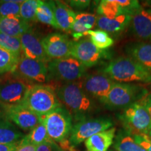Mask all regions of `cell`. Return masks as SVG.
Instances as JSON below:
<instances>
[{
  "label": "cell",
  "mask_w": 151,
  "mask_h": 151,
  "mask_svg": "<svg viewBox=\"0 0 151 151\" xmlns=\"http://www.w3.org/2000/svg\"><path fill=\"white\" fill-rule=\"evenodd\" d=\"M113 124L111 119L107 118L85 119L73 126L69 140L76 147L92 136L110 129Z\"/></svg>",
  "instance_id": "cell-8"
},
{
  "label": "cell",
  "mask_w": 151,
  "mask_h": 151,
  "mask_svg": "<svg viewBox=\"0 0 151 151\" xmlns=\"http://www.w3.org/2000/svg\"><path fill=\"white\" fill-rule=\"evenodd\" d=\"M55 145L56 143L51 140L38 146L37 147L36 151H55Z\"/></svg>",
  "instance_id": "cell-35"
},
{
  "label": "cell",
  "mask_w": 151,
  "mask_h": 151,
  "mask_svg": "<svg viewBox=\"0 0 151 151\" xmlns=\"http://www.w3.org/2000/svg\"><path fill=\"white\" fill-rule=\"evenodd\" d=\"M31 87L22 79L6 81L0 84V101L5 104H22Z\"/></svg>",
  "instance_id": "cell-13"
},
{
  "label": "cell",
  "mask_w": 151,
  "mask_h": 151,
  "mask_svg": "<svg viewBox=\"0 0 151 151\" xmlns=\"http://www.w3.org/2000/svg\"><path fill=\"white\" fill-rule=\"evenodd\" d=\"M0 46L19 58L22 57V46L20 37H11L0 32Z\"/></svg>",
  "instance_id": "cell-29"
},
{
  "label": "cell",
  "mask_w": 151,
  "mask_h": 151,
  "mask_svg": "<svg viewBox=\"0 0 151 151\" xmlns=\"http://www.w3.org/2000/svg\"><path fill=\"white\" fill-rule=\"evenodd\" d=\"M97 16L95 14L90 13L77 14L71 30L73 33V37L78 41L79 37L97 25Z\"/></svg>",
  "instance_id": "cell-23"
},
{
  "label": "cell",
  "mask_w": 151,
  "mask_h": 151,
  "mask_svg": "<svg viewBox=\"0 0 151 151\" xmlns=\"http://www.w3.org/2000/svg\"><path fill=\"white\" fill-rule=\"evenodd\" d=\"M20 58L0 46V74L14 71Z\"/></svg>",
  "instance_id": "cell-30"
},
{
  "label": "cell",
  "mask_w": 151,
  "mask_h": 151,
  "mask_svg": "<svg viewBox=\"0 0 151 151\" xmlns=\"http://www.w3.org/2000/svg\"><path fill=\"white\" fill-rule=\"evenodd\" d=\"M41 1L39 0H26L20 5V16L29 22L35 21L36 14H37V8L40 4Z\"/></svg>",
  "instance_id": "cell-31"
},
{
  "label": "cell",
  "mask_w": 151,
  "mask_h": 151,
  "mask_svg": "<svg viewBox=\"0 0 151 151\" xmlns=\"http://www.w3.org/2000/svg\"><path fill=\"white\" fill-rule=\"evenodd\" d=\"M14 74L27 82L43 84L48 81V65L46 62L22 56L12 71Z\"/></svg>",
  "instance_id": "cell-10"
},
{
  "label": "cell",
  "mask_w": 151,
  "mask_h": 151,
  "mask_svg": "<svg viewBox=\"0 0 151 151\" xmlns=\"http://www.w3.org/2000/svg\"><path fill=\"white\" fill-rule=\"evenodd\" d=\"M99 16L112 18L124 14L123 10L117 2V0H104L99 3L97 9Z\"/></svg>",
  "instance_id": "cell-28"
},
{
  "label": "cell",
  "mask_w": 151,
  "mask_h": 151,
  "mask_svg": "<svg viewBox=\"0 0 151 151\" xmlns=\"http://www.w3.org/2000/svg\"><path fill=\"white\" fill-rule=\"evenodd\" d=\"M130 25L136 37L151 41V9L141 7L132 16Z\"/></svg>",
  "instance_id": "cell-16"
},
{
  "label": "cell",
  "mask_w": 151,
  "mask_h": 151,
  "mask_svg": "<svg viewBox=\"0 0 151 151\" xmlns=\"http://www.w3.org/2000/svg\"><path fill=\"white\" fill-rule=\"evenodd\" d=\"M20 142L14 143V144H1L0 143V151H14L18 148Z\"/></svg>",
  "instance_id": "cell-39"
},
{
  "label": "cell",
  "mask_w": 151,
  "mask_h": 151,
  "mask_svg": "<svg viewBox=\"0 0 151 151\" xmlns=\"http://www.w3.org/2000/svg\"><path fill=\"white\" fill-rule=\"evenodd\" d=\"M147 94L146 88L139 85L115 82L104 104L113 109L125 108L139 101Z\"/></svg>",
  "instance_id": "cell-4"
},
{
  "label": "cell",
  "mask_w": 151,
  "mask_h": 151,
  "mask_svg": "<svg viewBox=\"0 0 151 151\" xmlns=\"http://www.w3.org/2000/svg\"><path fill=\"white\" fill-rule=\"evenodd\" d=\"M45 52L49 60L62 59L71 56L73 41L67 35L60 33H52L41 39Z\"/></svg>",
  "instance_id": "cell-12"
},
{
  "label": "cell",
  "mask_w": 151,
  "mask_h": 151,
  "mask_svg": "<svg viewBox=\"0 0 151 151\" xmlns=\"http://www.w3.org/2000/svg\"><path fill=\"white\" fill-rule=\"evenodd\" d=\"M134 137L138 144L143 147L146 151H151V139L148 135H134Z\"/></svg>",
  "instance_id": "cell-33"
},
{
  "label": "cell",
  "mask_w": 151,
  "mask_h": 151,
  "mask_svg": "<svg viewBox=\"0 0 151 151\" xmlns=\"http://www.w3.org/2000/svg\"><path fill=\"white\" fill-rule=\"evenodd\" d=\"M37 147L31 144H19L14 151H36Z\"/></svg>",
  "instance_id": "cell-38"
},
{
  "label": "cell",
  "mask_w": 151,
  "mask_h": 151,
  "mask_svg": "<svg viewBox=\"0 0 151 151\" xmlns=\"http://www.w3.org/2000/svg\"><path fill=\"white\" fill-rule=\"evenodd\" d=\"M83 36H90V41L97 48L105 50L111 47L114 43L113 39L109 33L101 29L89 30Z\"/></svg>",
  "instance_id": "cell-27"
},
{
  "label": "cell",
  "mask_w": 151,
  "mask_h": 151,
  "mask_svg": "<svg viewBox=\"0 0 151 151\" xmlns=\"http://www.w3.org/2000/svg\"><path fill=\"white\" fill-rule=\"evenodd\" d=\"M57 96L71 116L80 121L95 110L94 101L83 88L81 82L65 83L58 89Z\"/></svg>",
  "instance_id": "cell-1"
},
{
  "label": "cell",
  "mask_w": 151,
  "mask_h": 151,
  "mask_svg": "<svg viewBox=\"0 0 151 151\" xmlns=\"http://www.w3.org/2000/svg\"><path fill=\"white\" fill-rule=\"evenodd\" d=\"M47 133L46 127L43 120L38 125L29 131L20 141V144H31L38 146L45 142L51 141Z\"/></svg>",
  "instance_id": "cell-24"
},
{
  "label": "cell",
  "mask_w": 151,
  "mask_h": 151,
  "mask_svg": "<svg viewBox=\"0 0 151 151\" xmlns=\"http://www.w3.org/2000/svg\"><path fill=\"white\" fill-rule=\"evenodd\" d=\"M0 112L24 131L32 129L43 120V117L38 116L22 104L11 105L2 103L0 106Z\"/></svg>",
  "instance_id": "cell-11"
},
{
  "label": "cell",
  "mask_w": 151,
  "mask_h": 151,
  "mask_svg": "<svg viewBox=\"0 0 151 151\" xmlns=\"http://www.w3.org/2000/svg\"><path fill=\"white\" fill-rule=\"evenodd\" d=\"M36 20L42 23L50 25L55 29H59L55 16L54 1H41L37 10Z\"/></svg>",
  "instance_id": "cell-25"
},
{
  "label": "cell",
  "mask_w": 151,
  "mask_h": 151,
  "mask_svg": "<svg viewBox=\"0 0 151 151\" xmlns=\"http://www.w3.org/2000/svg\"><path fill=\"white\" fill-rule=\"evenodd\" d=\"M148 137H149V138H150V139H151V131H150V132H149V133H148Z\"/></svg>",
  "instance_id": "cell-41"
},
{
  "label": "cell",
  "mask_w": 151,
  "mask_h": 151,
  "mask_svg": "<svg viewBox=\"0 0 151 151\" xmlns=\"http://www.w3.org/2000/svg\"><path fill=\"white\" fill-rule=\"evenodd\" d=\"M24 137V134L0 112V143L14 144L20 142Z\"/></svg>",
  "instance_id": "cell-21"
},
{
  "label": "cell",
  "mask_w": 151,
  "mask_h": 151,
  "mask_svg": "<svg viewBox=\"0 0 151 151\" xmlns=\"http://www.w3.org/2000/svg\"><path fill=\"white\" fill-rule=\"evenodd\" d=\"M22 104L41 117L62 105L53 89L43 84L32 86Z\"/></svg>",
  "instance_id": "cell-3"
},
{
  "label": "cell",
  "mask_w": 151,
  "mask_h": 151,
  "mask_svg": "<svg viewBox=\"0 0 151 151\" xmlns=\"http://www.w3.org/2000/svg\"><path fill=\"white\" fill-rule=\"evenodd\" d=\"M116 128L111 127L106 131L96 134L85 141L88 151H107L113 142Z\"/></svg>",
  "instance_id": "cell-20"
},
{
  "label": "cell",
  "mask_w": 151,
  "mask_h": 151,
  "mask_svg": "<svg viewBox=\"0 0 151 151\" xmlns=\"http://www.w3.org/2000/svg\"><path fill=\"white\" fill-rule=\"evenodd\" d=\"M24 1H0V17L20 16V5Z\"/></svg>",
  "instance_id": "cell-32"
},
{
  "label": "cell",
  "mask_w": 151,
  "mask_h": 151,
  "mask_svg": "<svg viewBox=\"0 0 151 151\" xmlns=\"http://www.w3.org/2000/svg\"><path fill=\"white\" fill-rule=\"evenodd\" d=\"M132 16L120 15L116 18H109L104 16H97V27L107 33L118 34L122 32L129 25Z\"/></svg>",
  "instance_id": "cell-17"
},
{
  "label": "cell",
  "mask_w": 151,
  "mask_h": 151,
  "mask_svg": "<svg viewBox=\"0 0 151 151\" xmlns=\"http://www.w3.org/2000/svg\"><path fill=\"white\" fill-rule=\"evenodd\" d=\"M71 56L78 60L86 68L94 67L101 60L111 58L110 52L97 48L88 39L73 41Z\"/></svg>",
  "instance_id": "cell-9"
},
{
  "label": "cell",
  "mask_w": 151,
  "mask_h": 151,
  "mask_svg": "<svg viewBox=\"0 0 151 151\" xmlns=\"http://www.w3.org/2000/svg\"><path fill=\"white\" fill-rule=\"evenodd\" d=\"M126 52L129 58L151 71V43H132L126 47Z\"/></svg>",
  "instance_id": "cell-19"
},
{
  "label": "cell",
  "mask_w": 151,
  "mask_h": 151,
  "mask_svg": "<svg viewBox=\"0 0 151 151\" xmlns=\"http://www.w3.org/2000/svg\"><path fill=\"white\" fill-rule=\"evenodd\" d=\"M87 68L73 57L51 60L48 65V81L73 83L84 76Z\"/></svg>",
  "instance_id": "cell-6"
},
{
  "label": "cell",
  "mask_w": 151,
  "mask_h": 151,
  "mask_svg": "<svg viewBox=\"0 0 151 151\" xmlns=\"http://www.w3.org/2000/svg\"><path fill=\"white\" fill-rule=\"evenodd\" d=\"M139 102L146 109L151 118V94H147L146 97L141 99Z\"/></svg>",
  "instance_id": "cell-36"
},
{
  "label": "cell",
  "mask_w": 151,
  "mask_h": 151,
  "mask_svg": "<svg viewBox=\"0 0 151 151\" xmlns=\"http://www.w3.org/2000/svg\"><path fill=\"white\" fill-rule=\"evenodd\" d=\"M43 121L48 137L55 142H61L70 135L72 116L63 105L43 116Z\"/></svg>",
  "instance_id": "cell-5"
},
{
  "label": "cell",
  "mask_w": 151,
  "mask_h": 151,
  "mask_svg": "<svg viewBox=\"0 0 151 151\" xmlns=\"http://www.w3.org/2000/svg\"><path fill=\"white\" fill-rule=\"evenodd\" d=\"M59 146L61 148L62 150L65 151H78L76 148L75 146H73L72 144L70 143L69 140L68 139H65V140L62 141L61 142L59 143Z\"/></svg>",
  "instance_id": "cell-37"
},
{
  "label": "cell",
  "mask_w": 151,
  "mask_h": 151,
  "mask_svg": "<svg viewBox=\"0 0 151 151\" xmlns=\"http://www.w3.org/2000/svg\"><path fill=\"white\" fill-rule=\"evenodd\" d=\"M22 56L29 59L50 62L43 48L41 40L32 29H29L20 37Z\"/></svg>",
  "instance_id": "cell-15"
},
{
  "label": "cell",
  "mask_w": 151,
  "mask_h": 151,
  "mask_svg": "<svg viewBox=\"0 0 151 151\" xmlns=\"http://www.w3.org/2000/svg\"><path fill=\"white\" fill-rule=\"evenodd\" d=\"M120 120L124 130L132 135H148L151 131L150 117L139 101L124 108Z\"/></svg>",
  "instance_id": "cell-7"
},
{
  "label": "cell",
  "mask_w": 151,
  "mask_h": 151,
  "mask_svg": "<svg viewBox=\"0 0 151 151\" xmlns=\"http://www.w3.org/2000/svg\"><path fill=\"white\" fill-rule=\"evenodd\" d=\"M114 83L112 79L104 74L89 76L81 82L86 93L103 104Z\"/></svg>",
  "instance_id": "cell-14"
},
{
  "label": "cell",
  "mask_w": 151,
  "mask_h": 151,
  "mask_svg": "<svg viewBox=\"0 0 151 151\" xmlns=\"http://www.w3.org/2000/svg\"><path fill=\"white\" fill-rule=\"evenodd\" d=\"M102 73L118 83H151V72L129 57L112 60L103 68Z\"/></svg>",
  "instance_id": "cell-2"
},
{
  "label": "cell",
  "mask_w": 151,
  "mask_h": 151,
  "mask_svg": "<svg viewBox=\"0 0 151 151\" xmlns=\"http://www.w3.org/2000/svg\"><path fill=\"white\" fill-rule=\"evenodd\" d=\"M114 148L116 151H146L136 142L134 135L125 130L120 131L117 135Z\"/></svg>",
  "instance_id": "cell-26"
},
{
  "label": "cell",
  "mask_w": 151,
  "mask_h": 151,
  "mask_svg": "<svg viewBox=\"0 0 151 151\" xmlns=\"http://www.w3.org/2000/svg\"><path fill=\"white\" fill-rule=\"evenodd\" d=\"M69 2L71 6L76 10H84L90 4V1L88 0H73Z\"/></svg>",
  "instance_id": "cell-34"
},
{
  "label": "cell",
  "mask_w": 151,
  "mask_h": 151,
  "mask_svg": "<svg viewBox=\"0 0 151 151\" xmlns=\"http://www.w3.org/2000/svg\"><path fill=\"white\" fill-rule=\"evenodd\" d=\"M54 10L59 29L65 32L71 31L76 14L67 4L60 1H54Z\"/></svg>",
  "instance_id": "cell-22"
},
{
  "label": "cell",
  "mask_w": 151,
  "mask_h": 151,
  "mask_svg": "<svg viewBox=\"0 0 151 151\" xmlns=\"http://www.w3.org/2000/svg\"><path fill=\"white\" fill-rule=\"evenodd\" d=\"M29 29V22L20 16L0 17V32L5 35L20 37Z\"/></svg>",
  "instance_id": "cell-18"
},
{
  "label": "cell",
  "mask_w": 151,
  "mask_h": 151,
  "mask_svg": "<svg viewBox=\"0 0 151 151\" xmlns=\"http://www.w3.org/2000/svg\"><path fill=\"white\" fill-rule=\"evenodd\" d=\"M55 151H65V150H62V149L59 146V145L56 143L55 146Z\"/></svg>",
  "instance_id": "cell-40"
}]
</instances>
